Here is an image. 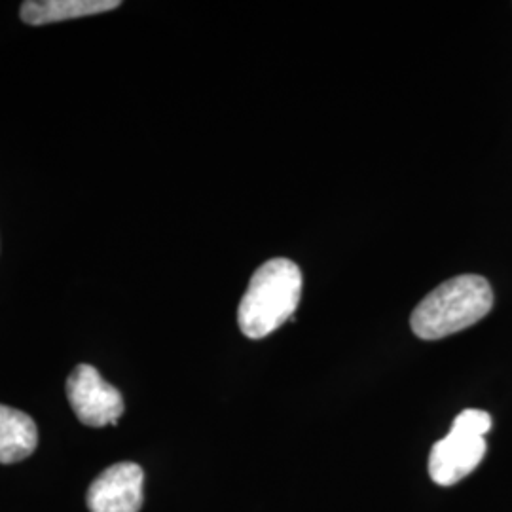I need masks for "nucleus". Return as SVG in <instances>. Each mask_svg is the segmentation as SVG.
Wrapping results in <instances>:
<instances>
[{
    "mask_svg": "<svg viewBox=\"0 0 512 512\" xmlns=\"http://www.w3.org/2000/svg\"><path fill=\"white\" fill-rule=\"evenodd\" d=\"M494 306L490 283L480 275H459L427 294L410 317L414 334L421 340H440L469 329Z\"/></svg>",
    "mask_w": 512,
    "mask_h": 512,
    "instance_id": "f257e3e1",
    "label": "nucleus"
},
{
    "mask_svg": "<svg viewBox=\"0 0 512 512\" xmlns=\"http://www.w3.org/2000/svg\"><path fill=\"white\" fill-rule=\"evenodd\" d=\"M302 296V272L289 258H274L256 270L238 310L241 332L260 340L293 317Z\"/></svg>",
    "mask_w": 512,
    "mask_h": 512,
    "instance_id": "f03ea898",
    "label": "nucleus"
},
{
    "mask_svg": "<svg viewBox=\"0 0 512 512\" xmlns=\"http://www.w3.org/2000/svg\"><path fill=\"white\" fill-rule=\"evenodd\" d=\"M492 429V416L467 408L452 423L450 433L439 440L429 456V475L439 486H454L471 475L486 456L484 435Z\"/></svg>",
    "mask_w": 512,
    "mask_h": 512,
    "instance_id": "7ed1b4c3",
    "label": "nucleus"
},
{
    "mask_svg": "<svg viewBox=\"0 0 512 512\" xmlns=\"http://www.w3.org/2000/svg\"><path fill=\"white\" fill-rule=\"evenodd\" d=\"M67 397L76 418L90 427L116 425L124 414L120 391L92 365H78L67 380Z\"/></svg>",
    "mask_w": 512,
    "mask_h": 512,
    "instance_id": "20e7f679",
    "label": "nucleus"
},
{
    "mask_svg": "<svg viewBox=\"0 0 512 512\" xmlns=\"http://www.w3.org/2000/svg\"><path fill=\"white\" fill-rule=\"evenodd\" d=\"M145 473L137 463L124 461L105 469L88 490L90 512H139L143 507Z\"/></svg>",
    "mask_w": 512,
    "mask_h": 512,
    "instance_id": "39448f33",
    "label": "nucleus"
},
{
    "mask_svg": "<svg viewBox=\"0 0 512 512\" xmlns=\"http://www.w3.org/2000/svg\"><path fill=\"white\" fill-rule=\"evenodd\" d=\"M37 444L38 429L33 418L0 404V463L12 465L33 456Z\"/></svg>",
    "mask_w": 512,
    "mask_h": 512,
    "instance_id": "423d86ee",
    "label": "nucleus"
},
{
    "mask_svg": "<svg viewBox=\"0 0 512 512\" xmlns=\"http://www.w3.org/2000/svg\"><path fill=\"white\" fill-rule=\"evenodd\" d=\"M118 0H29L21 4V19L29 25H48L116 10Z\"/></svg>",
    "mask_w": 512,
    "mask_h": 512,
    "instance_id": "0eeeda50",
    "label": "nucleus"
}]
</instances>
